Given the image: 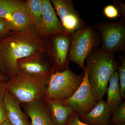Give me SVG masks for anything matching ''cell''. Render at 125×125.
Masks as SVG:
<instances>
[{"mask_svg": "<svg viewBox=\"0 0 125 125\" xmlns=\"http://www.w3.org/2000/svg\"><path fill=\"white\" fill-rule=\"evenodd\" d=\"M78 116L81 121L87 125H110L111 114L106 103L102 99L88 113Z\"/></svg>", "mask_w": 125, "mask_h": 125, "instance_id": "13", "label": "cell"}, {"mask_svg": "<svg viewBox=\"0 0 125 125\" xmlns=\"http://www.w3.org/2000/svg\"><path fill=\"white\" fill-rule=\"evenodd\" d=\"M24 8L30 24L37 30L42 19V0H27L24 2Z\"/></svg>", "mask_w": 125, "mask_h": 125, "instance_id": "17", "label": "cell"}, {"mask_svg": "<svg viewBox=\"0 0 125 125\" xmlns=\"http://www.w3.org/2000/svg\"><path fill=\"white\" fill-rule=\"evenodd\" d=\"M118 74L119 86L121 96L125 98V60L123 58L121 64L118 67Z\"/></svg>", "mask_w": 125, "mask_h": 125, "instance_id": "21", "label": "cell"}, {"mask_svg": "<svg viewBox=\"0 0 125 125\" xmlns=\"http://www.w3.org/2000/svg\"><path fill=\"white\" fill-rule=\"evenodd\" d=\"M24 105L25 112L30 118L31 125H55L44 99Z\"/></svg>", "mask_w": 125, "mask_h": 125, "instance_id": "12", "label": "cell"}, {"mask_svg": "<svg viewBox=\"0 0 125 125\" xmlns=\"http://www.w3.org/2000/svg\"><path fill=\"white\" fill-rule=\"evenodd\" d=\"M46 40L47 52L53 61L54 71H61L68 68L71 36L64 34H54Z\"/></svg>", "mask_w": 125, "mask_h": 125, "instance_id": "7", "label": "cell"}, {"mask_svg": "<svg viewBox=\"0 0 125 125\" xmlns=\"http://www.w3.org/2000/svg\"><path fill=\"white\" fill-rule=\"evenodd\" d=\"M42 54H37L21 59L17 62L18 70L23 73L33 76L51 74L53 68L43 59Z\"/></svg>", "mask_w": 125, "mask_h": 125, "instance_id": "11", "label": "cell"}, {"mask_svg": "<svg viewBox=\"0 0 125 125\" xmlns=\"http://www.w3.org/2000/svg\"><path fill=\"white\" fill-rule=\"evenodd\" d=\"M46 52L45 39L33 26L23 31H10L0 38V72L11 79L19 71L18 61L36 54L44 55Z\"/></svg>", "mask_w": 125, "mask_h": 125, "instance_id": "1", "label": "cell"}, {"mask_svg": "<svg viewBox=\"0 0 125 125\" xmlns=\"http://www.w3.org/2000/svg\"><path fill=\"white\" fill-rule=\"evenodd\" d=\"M7 91L6 82L0 81V104L4 102L5 95Z\"/></svg>", "mask_w": 125, "mask_h": 125, "instance_id": "26", "label": "cell"}, {"mask_svg": "<svg viewBox=\"0 0 125 125\" xmlns=\"http://www.w3.org/2000/svg\"><path fill=\"white\" fill-rule=\"evenodd\" d=\"M99 43L98 34L92 26L77 30L71 36L70 61L83 69L85 60Z\"/></svg>", "mask_w": 125, "mask_h": 125, "instance_id": "5", "label": "cell"}, {"mask_svg": "<svg viewBox=\"0 0 125 125\" xmlns=\"http://www.w3.org/2000/svg\"><path fill=\"white\" fill-rule=\"evenodd\" d=\"M106 93L107 97L106 102L112 115L122 102L117 71L112 74L109 79Z\"/></svg>", "mask_w": 125, "mask_h": 125, "instance_id": "16", "label": "cell"}, {"mask_svg": "<svg viewBox=\"0 0 125 125\" xmlns=\"http://www.w3.org/2000/svg\"><path fill=\"white\" fill-rule=\"evenodd\" d=\"M83 77V74L77 75L68 68L55 72L53 69L44 99L62 101L69 98L79 87Z\"/></svg>", "mask_w": 125, "mask_h": 125, "instance_id": "4", "label": "cell"}, {"mask_svg": "<svg viewBox=\"0 0 125 125\" xmlns=\"http://www.w3.org/2000/svg\"><path fill=\"white\" fill-rule=\"evenodd\" d=\"M125 125V123H123V124H116V125Z\"/></svg>", "mask_w": 125, "mask_h": 125, "instance_id": "30", "label": "cell"}, {"mask_svg": "<svg viewBox=\"0 0 125 125\" xmlns=\"http://www.w3.org/2000/svg\"><path fill=\"white\" fill-rule=\"evenodd\" d=\"M124 20L115 22H102L96 25L101 33L103 43L101 49L108 53L125 52V24Z\"/></svg>", "mask_w": 125, "mask_h": 125, "instance_id": "6", "label": "cell"}, {"mask_svg": "<svg viewBox=\"0 0 125 125\" xmlns=\"http://www.w3.org/2000/svg\"><path fill=\"white\" fill-rule=\"evenodd\" d=\"M10 22L11 31H21L31 26L23 5L14 10L7 19Z\"/></svg>", "mask_w": 125, "mask_h": 125, "instance_id": "18", "label": "cell"}, {"mask_svg": "<svg viewBox=\"0 0 125 125\" xmlns=\"http://www.w3.org/2000/svg\"><path fill=\"white\" fill-rule=\"evenodd\" d=\"M65 125H89L81 121L79 118L78 115L74 112L70 117Z\"/></svg>", "mask_w": 125, "mask_h": 125, "instance_id": "24", "label": "cell"}, {"mask_svg": "<svg viewBox=\"0 0 125 125\" xmlns=\"http://www.w3.org/2000/svg\"><path fill=\"white\" fill-rule=\"evenodd\" d=\"M42 19L39 33L43 39L52 35L65 34L64 28L58 19L51 1L42 0Z\"/></svg>", "mask_w": 125, "mask_h": 125, "instance_id": "10", "label": "cell"}, {"mask_svg": "<svg viewBox=\"0 0 125 125\" xmlns=\"http://www.w3.org/2000/svg\"><path fill=\"white\" fill-rule=\"evenodd\" d=\"M83 69V77L79 87L69 98L60 101L64 105L71 107L78 115L87 114L98 102L92 92L87 68L84 66Z\"/></svg>", "mask_w": 125, "mask_h": 125, "instance_id": "8", "label": "cell"}, {"mask_svg": "<svg viewBox=\"0 0 125 125\" xmlns=\"http://www.w3.org/2000/svg\"><path fill=\"white\" fill-rule=\"evenodd\" d=\"M52 120L55 125H65L70 116L74 112L69 106L62 104L60 101L44 99Z\"/></svg>", "mask_w": 125, "mask_h": 125, "instance_id": "15", "label": "cell"}, {"mask_svg": "<svg viewBox=\"0 0 125 125\" xmlns=\"http://www.w3.org/2000/svg\"><path fill=\"white\" fill-rule=\"evenodd\" d=\"M103 13L107 18L110 19H114L121 16L119 10L115 5L106 6L104 9Z\"/></svg>", "mask_w": 125, "mask_h": 125, "instance_id": "22", "label": "cell"}, {"mask_svg": "<svg viewBox=\"0 0 125 125\" xmlns=\"http://www.w3.org/2000/svg\"><path fill=\"white\" fill-rule=\"evenodd\" d=\"M4 103L7 109L8 119L13 125H31L28 117L24 112L20 103L8 91L4 98Z\"/></svg>", "mask_w": 125, "mask_h": 125, "instance_id": "14", "label": "cell"}, {"mask_svg": "<svg viewBox=\"0 0 125 125\" xmlns=\"http://www.w3.org/2000/svg\"><path fill=\"white\" fill-rule=\"evenodd\" d=\"M0 125H13L11 124L9 120V119H7L4 121V122H2V123Z\"/></svg>", "mask_w": 125, "mask_h": 125, "instance_id": "29", "label": "cell"}, {"mask_svg": "<svg viewBox=\"0 0 125 125\" xmlns=\"http://www.w3.org/2000/svg\"><path fill=\"white\" fill-rule=\"evenodd\" d=\"M24 2L19 0H0V18L7 19L14 10L23 5Z\"/></svg>", "mask_w": 125, "mask_h": 125, "instance_id": "19", "label": "cell"}, {"mask_svg": "<svg viewBox=\"0 0 125 125\" xmlns=\"http://www.w3.org/2000/svg\"><path fill=\"white\" fill-rule=\"evenodd\" d=\"M8 119L7 109L4 102L0 104V125Z\"/></svg>", "mask_w": 125, "mask_h": 125, "instance_id": "25", "label": "cell"}, {"mask_svg": "<svg viewBox=\"0 0 125 125\" xmlns=\"http://www.w3.org/2000/svg\"><path fill=\"white\" fill-rule=\"evenodd\" d=\"M115 54L96 48L86 59L85 66L88 70L89 81L98 102L103 99L106 93L109 79L118 68Z\"/></svg>", "mask_w": 125, "mask_h": 125, "instance_id": "2", "label": "cell"}, {"mask_svg": "<svg viewBox=\"0 0 125 125\" xmlns=\"http://www.w3.org/2000/svg\"><path fill=\"white\" fill-rule=\"evenodd\" d=\"M11 31L10 22L4 18H0V38L7 36Z\"/></svg>", "mask_w": 125, "mask_h": 125, "instance_id": "23", "label": "cell"}, {"mask_svg": "<svg viewBox=\"0 0 125 125\" xmlns=\"http://www.w3.org/2000/svg\"><path fill=\"white\" fill-rule=\"evenodd\" d=\"M115 5L118 8L121 16H122L123 17L125 16V5L123 3L120 1H115Z\"/></svg>", "mask_w": 125, "mask_h": 125, "instance_id": "27", "label": "cell"}, {"mask_svg": "<svg viewBox=\"0 0 125 125\" xmlns=\"http://www.w3.org/2000/svg\"><path fill=\"white\" fill-rule=\"evenodd\" d=\"M9 80V79L7 77L2 74V73L0 72V81L6 82Z\"/></svg>", "mask_w": 125, "mask_h": 125, "instance_id": "28", "label": "cell"}, {"mask_svg": "<svg viewBox=\"0 0 125 125\" xmlns=\"http://www.w3.org/2000/svg\"><path fill=\"white\" fill-rule=\"evenodd\" d=\"M109 125L125 123V102L123 101L112 114Z\"/></svg>", "mask_w": 125, "mask_h": 125, "instance_id": "20", "label": "cell"}, {"mask_svg": "<svg viewBox=\"0 0 125 125\" xmlns=\"http://www.w3.org/2000/svg\"><path fill=\"white\" fill-rule=\"evenodd\" d=\"M51 75L30 76L19 71L6 81L7 91L20 104H27L42 101L45 98L47 84Z\"/></svg>", "mask_w": 125, "mask_h": 125, "instance_id": "3", "label": "cell"}, {"mask_svg": "<svg viewBox=\"0 0 125 125\" xmlns=\"http://www.w3.org/2000/svg\"><path fill=\"white\" fill-rule=\"evenodd\" d=\"M64 31L65 34L72 36L77 30L87 27L75 10L71 0L51 1Z\"/></svg>", "mask_w": 125, "mask_h": 125, "instance_id": "9", "label": "cell"}]
</instances>
